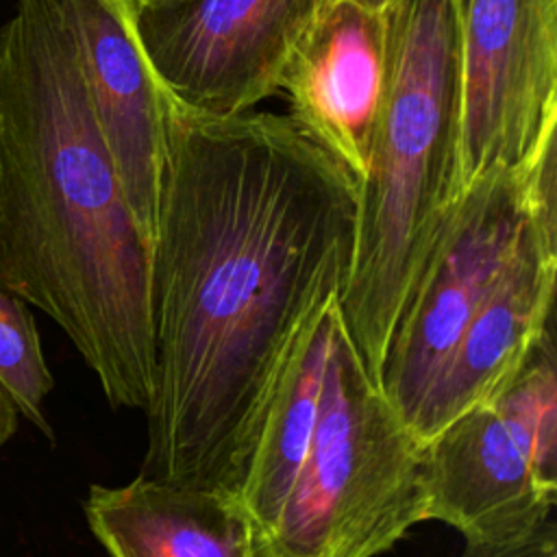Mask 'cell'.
<instances>
[{"label": "cell", "mask_w": 557, "mask_h": 557, "mask_svg": "<svg viewBox=\"0 0 557 557\" xmlns=\"http://www.w3.org/2000/svg\"><path fill=\"white\" fill-rule=\"evenodd\" d=\"M85 518L109 557H255L252 527L231 492L139 474L91 485Z\"/></svg>", "instance_id": "obj_12"}, {"label": "cell", "mask_w": 557, "mask_h": 557, "mask_svg": "<svg viewBox=\"0 0 557 557\" xmlns=\"http://www.w3.org/2000/svg\"><path fill=\"white\" fill-rule=\"evenodd\" d=\"M424 518L466 540L518 535L557 503V350L553 322L507 379L422 444Z\"/></svg>", "instance_id": "obj_6"}, {"label": "cell", "mask_w": 557, "mask_h": 557, "mask_svg": "<svg viewBox=\"0 0 557 557\" xmlns=\"http://www.w3.org/2000/svg\"><path fill=\"white\" fill-rule=\"evenodd\" d=\"M128 207L152 244L168 152L170 91L135 26V0H57Z\"/></svg>", "instance_id": "obj_9"}, {"label": "cell", "mask_w": 557, "mask_h": 557, "mask_svg": "<svg viewBox=\"0 0 557 557\" xmlns=\"http://www.w3.org/2000/svg\"><path fill=\"white\" fill-rule=\"evenodd\" d=\"M557 287V207L529 226L490 298L459 335L446 366L411 422L424 444L446 422L485 400L553 322Z\"/></svg>", "instance_id": "obj_11"}, {"label": "cell", "mask_w": 557, "mask_h": 557, "mask_svg": "<svg viewBox=\"0 0 557 557\" xmlns=\"http://www.w3.org/2000/svg\"><path fill=\"white\" fill-rule=\"evenodd\" d=\"M337 298L305 320L237 492L255 557H376L426 520L422 442L366 368Z\"/></svg>", "instance_id": "obj_3"}, {"label": "cell", "mask_w": 557, "mask_h": 557, "mask_svg": "<svg viewBox=\"0 0 557 557\" xmlns=\"http://www.w3.org/2000/svg\"><path fill=\"white\" fill-rule=\"evenodd\" d=\"M459 2L394 0L387 7V87L359 181L355 248L337 298L374 379L459 196Z\"/></svg>", "instance_id": "obj_4"}, {"label": "cell", "mask_w": 557, "mask_h": 557, "mask_svg": "<svg viewBox=\"0 0 557 557\" xmlns=\"http://www.w3.org/2000/svg\"><path fill=\"white\" fill-rule=\"evenodd\" d=\"M0 283L65 331L111 407L148 409L150 242L57 0H17L0 24Z\"/></svg>", "instance_id": "obj_2"}, {"label": "cell", "mask_w": 557, "mask_h": 557, "mask_svg": "<svg viewBox=\"0 0 557 557\" xmlns=\"http://www.w3.org/2000/svg\"><path fill=\"white\" fill-rule=\"evenodd\" d=\"M548 207H557V137L516 168L472 178L450 205L376 374L407 426L529 226Z\"/></svg>", "instance_id": "obj_5"}, {"label": "cell", "mask_w": 557, "mask_h": 557, "mask_svg": "<svg viewBox=\"0 0 557 557\" xmlns=\"http://www.w3.org/2000/svg\"><path fill=\"white\" fill-rule=\"evenodd\" d=\"M329 0H135V26L165 89L237 115L274 96L283 67Z\"/></svg>", "instance_id": "obj_8"}, {"label": "cell", "mask_w": 557, "mask_h": 557, "mask_svg": "<svg viewBox=\"0 0 557 557\" xmlns=\"http://www.w3.org/2000/svg\"><path fill=\"white\" fill-rule=\"evenodd\" d=\"M459 94V191L557 137V0H461Z\"/></svg>", "instance_id": "obj_7"}, {"label": "cell", "mask_w": 557, "mask_h": 557, "mask_svg": "<svg viewBox=\"0 0 557 557\" xmlns=\"http://www.w3.org/2000/svg\"><path fill=\"white\" fill-rule=\"evenodd\" d=\"M357 200V181L289 115L170 96L139 474L237 496L305 320L344 285Z\"/></svg>", "instance_id": "obj_1"}, {"label": "cell", "mask_w": 557, "mask_h": 557, "mask_svg": "<svg viewBox=\"0 0 557 557\" xmlns=\"http://www.w3.org/2000/svg\"><path fill=\"white\" fill-rule=\"evenodd\" d=\"M459 557H557L555 516L503 540H466Z\"/></svg>", "instance_id": "obj_14"}, {"label": "cell", "mask_w": 557, "mask_h": 557, "mask_svg": "<svg viewBox=\"0 0 557 557\" xmlns=\"http://www.w3.org/2000/svg\"><path fill=\"white\" fill-rule=\"evenodd\" d=\"M17 416H20V409H17L13 396L0 383V446H4L15 435Z\"/></svg>", "instance_id": "obj_15"}, {"label": "cell", "mask_w": 557, "mask_h": 557, "mask_svg": "<svg viewBox=\"0 0 557 557\" xmlns=\"http://www.w3.org/2000/svg\"><path fill=\"white\" fill-rule=\"evenodd\" d=\"M389 13L329 0L292 50L278 91L289 117L359 185L389 74Z\"/></svg>", "instance_id": "obj_10"}, {"label": "cell", "mask_w": 557, "mask_h": 557, "mask_svg": "<svg viewBox=\"0 0 557 557\" xmlns=\"http://www.w3.org/2000/svg\"><path fill=\"white\" fill-rule=\"evenodd\" d=\"M0 383L13 396L20 413L52 440L44 400L52 392L39 333L28 302L0 283Z\"/></svg>", "instance_id": "obj_13"}, {"label": "cell", "mask_w": 557, "mask_h": 557, "mask_svg": "<svg viewBox=\"0 0 557 557\" xmlns=\"http://www.w3.org/2000/svg\"><path fill=\"white\" fill-rule=\"evenodd\" d=\"M355 2H361V4L374 7V9H385V7H389L394 0H355Z\"/></svg>", "instance_id": "obj_16"}]
</instances>
